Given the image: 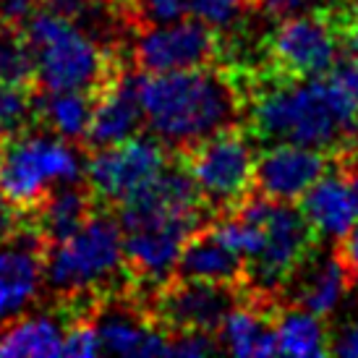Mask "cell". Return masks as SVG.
Listing matches in <instances>:
<instances>
[{
    "label": "cell",
    "instance_id": "obj_1",
    "mask_svg": "<svg viewBox=\"0 0 358 358\" xmlns=\"http://www.w3.org/2000/svg\"><path fill=\"white\" fill-rule=\"evenodd\" d=\"M139 97L144 126L170 152L243 123L246 110L236 73L220 63L207 69L141 73Z\"/></svg>",
    "mask_w": 358,
    "mask_h": 358
},
{
    "label": "cell",
    "instance_id": "obj_2",
    "mask_svg": "<svg viewBox=\"0 0 358 358\" xmlns=\"http://www.w3.org/2000/svg\"><path fill=\"white\" fill-rule=\"evenodd\" d=\"M123 264V230L118 217L100 209L71 238L48 246L42 254V282L66 317L90 314L105 293L131 288Z\"/></svg>",
    "mask_w": 358,
    "mask_h": 358
},
{
    "label": "cell",
    "instance_id": "obj_3",
    "mask_svg": "<svg viewBox=\"0 0 358 358\" xmlns=\"http://www.w3.org/2000/svg\"><path fill=\"white\" fill-rule=\"evenodd\" d=\"M24 34L37 63L34 90L87 92L92 97H100L102 90L126 66L120 50L102 45L73 21L48 8L31 13V19L24 24Z\"/></svg>",
    "mask_w": 358,
    "mask_h": 358
},
{
    "label": "cell",
    "instance_id": "obj_4",
    "mask_svg": "<svg viewBox=\"0 0 358 358\" xmlns=\"http://www.w3.org/2000/svg\"><path fill=\"white\" fill-rule=\"evenodd\" d=\"M79 144L29 126L8 134L0 144V191L19 209L31 212L63 183L84 180Z\"/></svg>",
    "mask_w": 358,
    "mask_h": 358
},
{
    "label": "cell",
    "instance_id": "obj_5",
    "mask_svg": "<svg viewBox=\"0 0 358 358\" xmlns=\"http://www.w3.org/2000/svg\"><path fill=\"white\" fill-rule=\"evenodd\" d=\"M230 215L262 225V249L249 259V290L280 303L288 280L319 249V233L293 201H272L257 191Z\"/></svg>",
    "mask_w": 358,
    "mask_h": 358
},
{
    "label": "cell",
    "instance_id": "obj_6",
    "mask_svg": "<svg viewBox=\"0 0 358 358\" xmlns=\"http://www.w3.org/2000/svg\"><path fill=\"white\" fill-rule=\"evenodd\" d=\"M189 173L215 217L230 215L254 194V134L246 123H233L191 147L173 152Z\"/></svg>",
    "mask_w": 358,
    "mask_h": 358
},
{
    "label": "cell",
    "instance_id": "obj_7",
    "mask_svg": "<svg viewBox=\"0 0 358 358\" xmlns=\"http://www.w3.org/2000/svg\"><path fill=\"white\" fill-rule=\"evenodd\" d=\"M262 52L264 63L259 71L282 81H303L327 73L343 48L329 8H317L278 21Z\"/></svg>",
    "mask_w": 358,
    "mask_h": 358
},
{
    "label": "cell",
    "instance_id": "obj_8",
    "mask_svg": "<svg viewBox=\"0 0 358 358\" xmlns=\"http://www.w3.org/2000/svg\"><path fill=\"white\" fill-rule=\"evenodd\" d=\"M246 290L207 282V280H191L170 275L157 288L144 293V306L150 311L152 322L162 332H209L217 335L220 324L225 322L230 308L243 299Z\"/></svg>",
    "mask_w": 358,
    "mask_h": 358
},
{
    "label": "cell",
    "instance_id": "obj_9",
    "mask_svg": "<svg viewBox=\"0 0 358 358\" xmlns=\"http://www.w3.org/2000/svg\"><path fill=\"white\" fill-rule=\"evenodd\" d=\"M173 152L157 136H131V139L87 152L84 180L100 207L115 209L144 189L162 168L170 165Z\"/></svg>",
    "mask_w": 358,
    "mask_h": 358
},
{
    "label": "cell",
    "instance_id": "obj_10",
    "mask_svg": "<svg viewBox=\"0 0 358 358\" xmlns=\"http://www.w3.org/2000/svg\"><path fill=\"white\" fill-rule=\"evenodd\" d=\"M131 37V63L141 73L207 69L217 66L222 58V34L196 16L147 27Z\"/></svg>",
    "mask_w": 358,
    "mask_h": 358
},
{
    "label": "cell",
    "instance_id": "obj_11",
    "mask_svg": "<svg viewBox=\"0 0 358 358\" xmlns=\"http://www.w3.org/2000/svg\"><path fill=\"white\" fill-rule=\"evenodd\" d=\"M338 150L280 141L257 157L254 191L272 201H299L322 176L338 165Z\"/></svg>",
    "mask_w": 358,
    "mask_h": 358
},
{
    "label": "cell",
    "instance_id": "obj_12",
    "mask_svg": "<svg viewBox=\"0 0 358 358\" xmlns=\"http://www.w3.org/2000/svg\"><path fill=\"white\" fill-rule=\"evenodd\" d=\"M139 79V69L123 66L118 76L102 90V94L94 102L90 131H87L84 144H81V147H87V152L120 144V141L136 136L144 129Z\"/></svg>",
    "mask_w": 358,
    "mask_h": 358
},
{
    "label": "cell",
    "instance_id": "obj_13",
    "mask_svg": "<svg viewBox=\"0 0 358 358\" xmlns=\"http://www.w3.org/2000/svg\"><path fill=\"white\" fill-rule=\"evenodd\" d=\"M45 246L27 225L8 243H0V329L19 319L42 288Z\"/></svg>",
    "mask_w": 358,
    "mask_h": 358
},
{
    "label": "cell",
    "instance_id": "obj_14",
    "mask_svg": "<svg viewBox=\"0 0 358 358\" xmlns=\"http://www.w3.org/2000/svg\"><path fill=\"white\" fill-rule=\"evenodd\" d=\"M353 288L356 280L340 262L338 251L332 249L329 254L314 251L282 288L280 306H299L327 319Z\"/></svg>",
    "mask_w": 358,
    "mask_h": 358
},
{
    "label": "cell",
    "instance_id": "obj_15",
    "mask_svg": "<svg viewBox=\"0 0 358 358\" xmlns=\"http://www.w3.org/2000/svg\"><path fill=\"white\" fill-rule=\"evenodd\" d=\"M278 301L246 288L243 299L230 308L217 329V343L233 356H272L278 353Z\"/></svg>",
    "mask_w": 358,
    "mask_h": 358
},
{
    "label": "cell",
    "instance_id": "obj_16",
    "mask_svg": "<svg viewBox=\"0 0 358 358\" xmlns=\"http://www.w3.org/2000/svg\"><path fill=\"white\" fill-rule=\"evenodd\" d=\"M100 209V201L94 199L87 180H73V183H63L58 189H52L40 207L31 212H21L27 225H29L42 246H55L60 241L71 238L79 228H84Z\"/></svg>",
    "mask_w": 358,
    "mask_h": 358
},
{
    "label": "cell",
    "instance_id": "obj_17",
    "mask_svg": "<svg viewBox=\"0 0 358 358\" xmlns=\"http://www.w3.org/2000/svg\"><path fill=\"white\" fill-rule=\"evenodd\" d=\"M173 275L222 282V285L246 290L249 288V259L236 249H230L225 241H220L207 222L183 243V251H180Z\"/></svg>",
    "mask_w": 358,
    "mask_h": 358
},
{
    "label": "cell",
    "instance_id": "obj_18",
    "mask_svg": "<svg viewBox=\"0 0 358 358\" xmlns=\"http://www.w3.org/2000/svg\"><path fill=\"white\" fill-rule=\"evenodd\" d=\"M301 212L319 233V238H343L356 222V204L345 170L335 165L327 176H322L301 196Z\"/></svg>",
    "mask_w": 358,
    "mask_h": 358
},
{
    "label": "cell",
    "instance_id": "obj_19",
    "mask_svg": "<svg viewBox=\"0 0 358 358\" xmlns=\"http://www.w3.org/2000/svg\"><path fill=\"white\" fill-rule=\"evenodd\" d=\"M94 102L87 92H31V115L34 126L45 129L73 144H84V136L90 131Z\"/></svg>",
    "mask_w": 358,
    "mask_h": 358
},
{
    "label": "cell",
    "instance_id": "obj_20",
    "mask_svg": "<svg viewBox=\"0 0 358 358\" xmlns=\"http://www.w3.org/2000/svg\"><path fill=\"white\" fill-rule=\"evenodd\" d=\"M63 322L52 314L13 319L0 329V356H63Z\"/></svg>",
    "mask_w": 358,
    "mask_h": 358
},
{
    "label": "cell",
    "instance_id": "obj_21",
    "mask_svg": "<svg viewBox=\"0 0 358 358\" xmlns=\"http://www.w3.org/2000/svg\"><path fill=\"white\" fill-rule=\"evenodd\" d=\"M278 353L282 356H329L332 338L324 324V317H317L299 306L280 308Z\"/></svg>",
    "mask_w": 358,
    "mask_h": 358
},
{
    "label": "cell",
    "instance_id": "obj_22",
    "mask_svg": "<svg viewBox=\"0 0 358 358\" xmlns=\"http://www.w3.org/2000/svg\"><path fill=\"white\" fill-rule=\"evenodd\" d=\"M34 79H37V63L24 29L0 27V81L34 90Z\"/></svg>",
    "mask_w": 358,
    "mask_h": 358
},
{
    "label": "cell",
    "instance_id": "obj_23",
    "mask_svg": "<svg viewBox=\"0 0 358 358\" xmlns=\"http://www.w3.org/2000/svg\"><path fill=\"white\" fill-rule=\"evenodd\" d=\"M118 6L131 34L147 27L178 21L189 13V0H123Z\"/></svg>",
    "mask_w": 358,
    "mask_h": 358
},
{
    "label": "cell",
    "instance_id": "obj_24",
    "mask_svg": "<svg viewBox=\"0 0 358 358\" xmlns=\"http://www.w3.org/2000/svg\"><path fill=\"white\" fill-rule=\"evenodd\" d=\"M31 92L27 87H16L8 81H0V131L16 134L34 126L31 115Z\"/></svg>",
    "mask_w": 358,
    "mask_h": 358
},
{
    "label": "cell",
    "instance_id": "obj_25",
    "mask_svg": "<svg viewBox=\"0 0 358 358\" xmlns=\"http://www.w3.org/2000/svg\"><path fill=\"white\" fill-rule=\"evenodd\" d=\"M102 353V343L97 335V327L90 314H79L66 322V335H63V356L92 358Z\"/></svg>",
    "mask_w": 358,
    "mask_h": 358
},
{
    "label": "cell",
    "instance_id": "obj_26",
    "mask_svg": "<svg viewBox=\"0 0 358 358\" xmlns=\"http://www.w3.org/2000/svg\"><path fill=\"white\" fill-rule=\"evenodd\" d=\"M189 10L209 27L222 29L236 24L243 10H251V0H189Z\"/></svg>",
    "mask_w": 358,
    "mask_h": 358
},
{
    "label": "cell",
    "instance_id": "obj_27",
    "mask_svg": "<svg viewBox=\"0 0 358 358\" xmlns=\"http://www.w3.org/2000/svg\"><path fill=\"white\" fill-rule=\"evenodd\" d=\"M332 24L338 29L343 52L358 55V0H340L335 6H327Z\"/></svg>",
    "mask_w": 358,
    "mask_h": 358
},
{
    "label": "cell",
    "instance_id": "obj_28",
    "mask_svg": "<svg viewBox=\"0 0 358 358\" xmlns=\"http://www.w3.org/2000/svg\"><path fill=\"white\" fill-rule=\"evenodd\" d=\"M42 8V0H0V27L24 29L34 10Z\"/></svg>",
    "mask_w": 358,
    "mask_h": 358
},
{
    "label": "cell",
    "instance_id": "obj_29",
    "mask_svg": "<svg viewBox=\"0 0 358 358\" xmlns=\"http://www.w3.org/2000/svg\"><path fill=\"white\" fill-rule=\"evenodd\" d=\"M308 6V0H251V10H259L262 16L275 21H282L288 16L303 13Z\"/></svg>",
    "mask_w": 358,
    "mask_h": 358
},
{
    "label": "cell",
    "instance_id": "obj_30",
    "mask_svg": "<svg viewBox=\"0 0 358 358\" xmlns=\"http://www.w3.org/2000/svg\"><path fill=\"white\" fill-rule=\"evenodd\" d=\"M24 228V215H21L19 209L13 207L6 196H3V191H0V243H8L19 236V230Z\"/></svg>",
    "mask_w": 358,
    "mask_h": 358
},
{
    "label": "cell",
    "instance_id": "obj_31",
    "mask_svg": "<svg viewBox=\"0 0 358 358\" xmlns=\"http://www.w3.org/2000/svg\"><path fill=\"white\" fill-rule=\"evenodd\" d=\"M335 251H338L340 262L345 264L353 280L358 282V228H350L343 238H338L335 243Z\"/></svg>",
    "mask_w": 358,
    "mask_h": 358
},
{
    "label": "cell",
    "instance_id": "obj_32",
    "mask_svg": "<svg viewBox=\"0 0 358 358\" xmlns=\"http://www.w3.org/2000/svg\"><path fill=\"white\" fill-rule=\"evenodd\" d=\"M332 353H338V356H358V319L350 322L338 338H332Z\"/></svg>",
    "mask_w": 358,
    "mask_h": 358
},
{
    "label": "cell",
    "instance_id": "obj_33",
    "mask_svg": "<svg viewBox=\"0 0 358 358\" xmlns=\"http://www.w3.org/2000/svg\"><path fill=\"white\" fill-rule=\"evenodd\" d=\"M338 165L348 176V186H350V194H353V204H356V217H358V150H353L345 157H340Z\"/></svg>",
    "mask_w": 358,
    "mask_h": 358
},
{
    "label": "cell",
    "instance_id": "obj_34",
    "mask_svg": "<svg viewBox=\"0 0 358 358\" xmlns=\"http://www.w3.org/2000/svg\"><path fill=\"white\" fill-rule=\"evenodd\" d=\"M353 136L358 139V115H356V123H353Z\"/></svg>",
    "mask_w": 358,
    "mask_h": 358
},
{
    "label": "cell",
    "instance_id": "obj_35",
    "mask_svg": "<svg viewBox=\"0 0 358 358\" xmlns=\"http://www.w3.org/2000/svg\"><path fill=\"white\" fill-rule=\"evenodd\" d=\"M6 136H8V134H3V131H0V144H3V139H6Z\"/></svg>",
    "mask_w": 358,
    "mask_h": 358
},
{
    "label": "cell",
    "instance_id": "obj_36",
    "mask_svg": "<svg viewBox=\"0 0 358 358\" xmlns=\"http://www.w3.org/2000/svg\"><path fill=\"white\" fill-rule=\"evenodd\" d=\"M118 3H123V0H118Z\"/></svg>",
    "mask_w": 358,
    "mask_h": 358
}]
</instances>
